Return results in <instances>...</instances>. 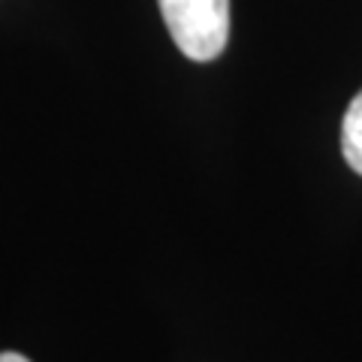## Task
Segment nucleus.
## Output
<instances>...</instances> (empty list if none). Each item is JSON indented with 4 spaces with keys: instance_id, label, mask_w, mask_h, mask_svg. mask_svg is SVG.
Here are the masks:
<instances>
[{
    "instance_id": "nucleus-1",
    "label": "nucleus",
    "mask_w": 362,
    "mask_h": 362,
    "mask_svg": "<svg viewBox=\"0 0 362 362\" xmlns=\"http://www.w3.org/2000/svg\"><path fill=\"white\" fill-rule=\"evenodd\" d=\"M169 37L185 58L206 64L221 58L230 40V0H157Z\"/></svg>"
},
{
    "instance_id": "nucleus-2",
    "label": "nucleus",
    "mask_w": 362,
    "mask_h": 362,
    "mask_svg": "<svg viewBox=\"0 0 362 362\" xmlns=\"http://www.w3.org/2000/svg\"><path fill=\"white\" fill-rule=\"evenodd\" d=\"M341 151L354 173L362 175V90L350 100L341 124Z\"/></svg>"
},
{
    "instance_id": "nucleus-3",
    "label": "nucleus",
    "mask_w": 362,
    "mask_h": 362,
    "mask_svg": "<svg viewBox=\"0 0 362 362\" xmlns=\"http://www.w3.org/2000/svg\"><path fill=\"white\" fill-rule=\"evenodd\" d=\"M0 362H30V359L16 354V350H6V354H0Z\"/></svg>"
}]
</instances>
